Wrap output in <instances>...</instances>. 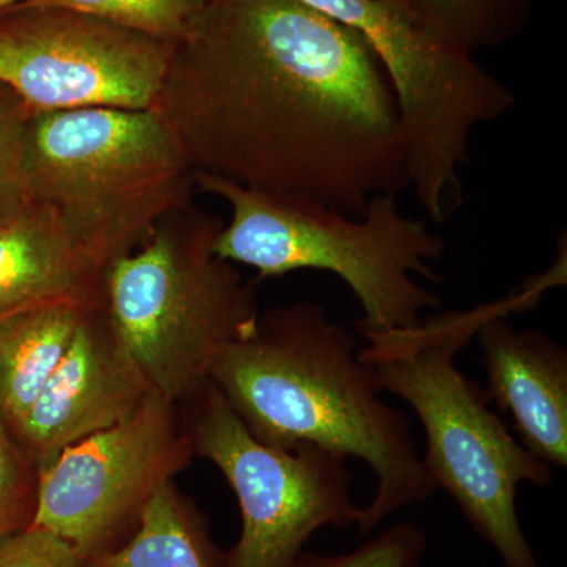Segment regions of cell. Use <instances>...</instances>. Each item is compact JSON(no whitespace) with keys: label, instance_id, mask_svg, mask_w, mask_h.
Masks as SVG:
<instances>
[{"label":"cell","instance_id":"obj_16","mask_svg":"<svg viewBox=\"0 0 567 567\" xmlns=\"http://www.w3.org/2000/svg\"><path fill=\"white\" fill-rule=\"evenodd\" d=\"M424 29L475 55L516 39L537 0H385Z\"/></svg>","mask_w":567,"mask_h":567},{"label":"cell","instance_id":"obj_18","mask_svg":"<svg viewBox=\"0 0 567 567\" xmlns=\"http://www.w3.org/2000/svg\"><path fill=\"white\" fill-rule=\"evenodd\" d=\"M33 111L0 82V219L28 207L24 175L25 137Z\"/></svg>","mask_w":567,"mask_h":567},{"label":"cell","instance_id":"obj_4","mask_svg":"<svg viewBox=\"0 0 567 567\" xmlns=\"http://www.w3.org/2000/svg\"><path fill=\"white\" fill-rule=\"evenodd\" d=\"M24 175L31 203L103 274L196 189L182 142L156 111L33 112Z\"/></svg>","mask_w":567,"mask_h":567},{"label":"cell","instance_id":"obj_14","mask_svg":"<svg viewBox=\"0 0 567 567\" xmlns=\"http://www.w3.org/2000/svg\"><path fill=\"white\" fill-rule=\"evenodd\" d=\"M99 306L48 303L0 317V421L11 435Z\"/></svg>","mask_w":567,"mask_h":567},{"label":"cell","instance_id":"obj_7","mask_svg":"<svg viewBox=\"0 0 567 567\" xmlns=\"http://www.w3.org/2000/svg\"><path fill=\"white\" fill-rule=\"evenodd\" d=\"M352 29L385 70L398 107L409 188L434 223L461 207V174L480 126L505 117L516 93L494 73L385 0H301Z\"/></svg>","mask_w":567,"mask_h":567},{"label":"cell","instance_id":"obj_10","mask_svg":"<svg viewBox=\"0 0 567 567\" xmlns=\"http://www.w3.org/2000/svg\"><path fill=\"white\" fill-rule=\"evenodd\" d=\"M175 44L54 7H14L0 21V82L33 112L153 111Z\"/></svg>","mask_w":567,"mask_h":567},{"label":"cell","instance_id":"obj_21","mask_svg":"<svg viewBox=\"0 0 567 567\" xmlns=\"http://www.w3.org/2000/svg\"><path fill=\"white\" fill-rule=\"evenodd\" d=\"M0 567H84V563L61 537L31 527L0 539Z\"/></svg>","mask_w":567,"mask_h":567},{"label":"cell","instance_id":"obj_17","mask_svg":"<svg viewBox=\"0 0 567 567\" xmlns=\"http://www.w3.org/2000/svg\"><path fill=\"white\" fill-rule=\"evenodd\" d=\"M208 3L210 0H28L20 6L81 11L177 44Z\"/></svg>","mask_w":567,"mask_h":567},{"label":"cell","instance_id":"obj_8","mask_svg":"<svg viewBox=\"0 0 567 567\" xmlns=\"http://www.w3.org/2000/svg\"><path fill=\"white\" fill-rule=\"evenodd\" d=\"M178 406L194 454L223 473L240 506V537L221 567H293L316 532L357 525L342 454L260 442L210 382Z\"/></svg>","mask_w":567,"mask_h":567},{"label":"cell","instance_id":"obj_12","mask_svg":"<svg viewBox=\"0 0 567 567\" xmlns=\"http://www.w3.org/2000/svg\"><path fill=\"white\" fill-rule=\"evenodd\" d=\"M513 312L492 316L477 330L487 395L513 416L529 453L551 468L567 466V350L543 331H517Z\"/></svg>","mask_w":567,"mask_h":567},{"label":"cell","instance_id":"obj_6","mask_svg":"<svg viewBox=\"0 0 567 567\" xmlns=\"http://www.w3.org/2000/svg\"><path fill=\"white\" fill-rule=\"evenodd\" d=\"M221 218L193 204L156 224L136 251L104 271L103 306L153 390L181 402L259 320L256 287L216 256Z\"/></svg>","mask_w":567,"mask_h":567},{"label":"cell","instance_id":"obj_2","mask_svg":"<svg viewBox=\"0 0 567 567\" xmlns=\"http://www.w3.org/2000/svg\"><path fill=\"white\" fill-rule=\"evenodd\" d=\"M208 382L260 442L319 446L369 465L377 491L361 507V536L439 491L410 421L380 399L382 386L358 358L357 338L331 322L320 303L298 301L260 315L248 338L223 350Z\"/></svg>","mask_w":567,"mask_h":567},{"label":"cell","instance_id":"obj_9","mask_svg":"<svg viewBox=\"0 0 567 567\" xmlns=\"http://www.w3.org/2000/svg\"><path fill=\"white\" fill-rule=\"evenodd\" d=\"M194 457L181 406L153 390L132 415L41 470L32 527L61 537L85 565L128 540L153 496Z\"/></svg>","mask_w":567,"mask_h":567},{"label":"cell","instance_id":"obj_22","mask_svg":"<svg viewBox=\"0 0 567 567\" xmlns=\"http://www.w3.org/2000/svg\"><path fill=\"white\" fill-rule=\"evenodd\" d=\"M28 2V0H0V10L13 9V7L20 6V3Z\"/></svg>","mask_w":567,"mask_h":567},{"label":"cell","instance_id":"obj_11","mask_svg":"<svg viewBox=\"0 0 567 567\" xmlns=\"http://www.w3.org/2000/svg\"><path fill=\"white\" fill-rule=\"evenodd\" d=\"M152 391L100 305L78 327L14 440L41 472L66 447L132 415Z\"/></svg>","mask_w":567,"mask_h":567},{"label":"cell","instance_id":"obj_13","mask_svg":"<svg viewBox=\"0 0 567 567\" xmlns=\"http://www.w3.org/2000/svg\"><path fill=\"white\" fill-rule=\"evenodd\" d=\"M102 270L37 204L0 219V317L48 303H103Z\"/></svg>","mask_w":567,"mask_h":567},{"label":"cell","instance_id":"obj_5","mask_svg":"<svg viewBox=\"0 0 567 567\" xmlns=\"http://www.w3.org/2000/svg\"><path fill=\"white\" fill-rule=\"evenodd\" d=\"M194 186L230 208V221L213 244L216 256L254 268L259 279L330 271L361 306L358 331L415 327L424 311L439 308L440 298L415 275L439 281L432 265L445 254V241L421 219L404 215L398 194H379L363 215L347 216L210 174L194 173Z\"/></svg>","mask_w":567,"mask_h":567},{"label":"cell","instance_id":"obj_20","mask_svg":"<svg viewBox=\"0 0 567 567\" xmlns=\"http://www.w3.org/2000/svg\"><path fill=\"white\" fill-rule=\"evenodd\" d=\"M427 536L410 522L393 525L363 546L342 555L301 551L293 567H420Z\"/></svg>","mask_w":567,"mask_h":567},{"label":"cell","instance_id":"obj_15","mask_svg":"<svg viewBox=\"0 0 567 567\" xmlns=\"http://www.w3.org/2000/svg\"><path fill=\"white\" fill-rule=\"evenodd\" d=\"M84 567H221L205 518L174 483L158 492L121 547Z\"/></svg>","mask_w":567,"mask_h":567},{"label":"cell","instance_id":"obj_1","mask_svg":"<svg viewBox=\"0 0 567 567\" xmlns=\"http://www.w3.org/2000/svg\"><path fill=\"white\" fill-rule=\"evenodd\" d=\"M194 173L361 216L409 188L393 92L357 32L301 0H210L155 110Z\"/></svg>","mask_w":567,"mask_h":567},{"label":"cell","instance_id":"obj_19","mask_svg":"<svg viewBox=\"0 0 567 567\" xmlns=\"http://www.w3.org/2000/svg\"><path fill=\"white\" fill-rule=\"evenodd\" d=\"M40 472L0 421V539L32 527Z\"/></svg>","mask_w":567,"mask_h":567},{"label":"cell","instance_id":"obj_3","mask_svg":"<svg viewBox=\"0 0 567 567\" xmlns=\"http://www.w3.org/2000/svg\"><path fill=\"white\" fill-rule=\"evenodd\" d=\"M551 282L561 284L558 267L494 303L447 311L401 330L358 331L368 342L358 358L382 390L420 417L427 440L423 461L436 488L454 499L505 567H539L518 520L516 496L522 483L548 486L551 466L514 439L456 358L487 319L527 311Z\"/></svg>","mask_w":567,"mask_h":567}]
</instances>
